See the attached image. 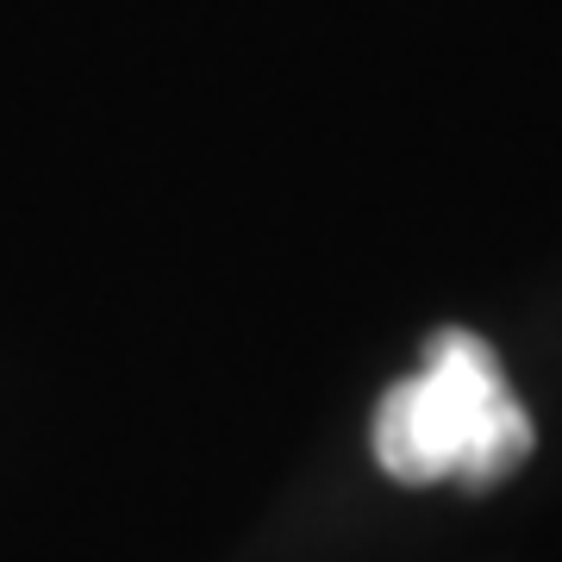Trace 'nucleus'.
<instances>
[{
	"label": "nucleus",
	"instance_id": "f257e3e1",
	"mask_svg": "<svg viewBox=\"0 0 562 562\" xmlns=\"http://www.w3.org/2000/svg\"><path fill=\"white\" fill-rule=\"evenodd\" d=\"M531 457V413L475 331H438L425 369L387 387L375 413V462L394 482L494 487Z\"/></svg>",
	"mask_w": 562,
	"mask_h": 562
}]
</instances>
